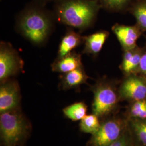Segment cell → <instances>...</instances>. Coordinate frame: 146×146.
I'll use <instances>...</instances> for the list:
<instances>
[{"instance_id": "6da1fadb", "label": "cell", "mask_w": 146, "mask_h": 146, "mask_svg": "<svg viewBox=\"0 0 146 146\" xmlns=\"http://www.w3.org/2000/svg\"><path fill=\"white\" fill-rule=\"evenodd\" d=\"M34 2L19 12L15 18L16 31L33 45L44 46L54 30L56 21L53 11Z\"/></svg>"}, {"instance_id": "7a4b0ae2", "label": "cell", "mask_w": 146, "mask_h": 146, "mask_svg": "<svg viewBox=\"0 0 146 146\" xmlns=\"http://www.w3.org/2000/svg\"><path fill=\"white\" fill-rule=\"evenodd\" d=\"M101 8L99 0H58L53 13L60 23L83 31L93 26Z\"/></svg>"}, {"instance_id": "3957f363", "label": "cell", "mask_w": 146, "mask_h": 146, "mask_svg": "<svg viewBox=\"0 0 146 146\" xmlns=\"http://www.w3.org/2000/svg\"><path fill=\"white\" fill-rule=\"evenodd\" d=\"M27 129L25 120L16 110L1 113V137L5 146L19 143L26 136Z\"/></svg>"}, {"instance_id": "277c9868", "label": "cell", "mask_w": 146, "mask_h": 146, "mask_svg": "<svg viewBox=\"0 0 146 146\" xmlns=\"http://www.w3.org/2000/svg\"><path fill=\"white\" fill-rule=\"evenodd\" d=\"M92 90L94 94L92 111L95 115L103 116L115 108L119 96L111 84L106 81H99Z\"/></svg>"}, {"instance_id": "5b68a950", "label": "cell", "mask_w": 146, "mask_h": 146, "mask_svg": "<svg viewBox=\"0 0 146 146\" xmlns=\"http://www.w3.org/2000/svg\"><path fill=\"white\" fill-rule=\"evenodd\" d=\"M24 62L9 42L0 43V81L11 78L23 70Z\"/></svg>"}, {"instance_id": "8992f818", "label": "cell", "mask_w": 146, "mask_h": 146, "mask_svg": "<svg viewBox=\"0 0 146 146\" xmlns=\"http://www.w3.org/2000/svg\"><path fill=\"white\" fill-rule=\"evenodd\" d=\"M122 123L118 120L106 121L92 135L87 146H109L124 133Z\"/></svg>"}, {"instance_id": "52a82bcc", "label": "cell", "mask_w": 146, "mask_h": 146, "mask_svg": "<svg viewBox=\"0 0 146 146\" xmlns=\"http://www.w3.org/2000/svg\"><path fill=\"white\" fill-rule=\"evenodd\" d=\"M127 76L120 85L119 98L134 102L146 99V78L135 74Z\"/></svg>"}, {"instance_id": "ba28073f", "label": "cell", "mask_w": 146, "mask_h": 146, "mask_svg": "<svg viewBox=\"0 0 146 146\" xmlns=\"http://www.w3.org/2000/svg\"><path fill=\"white\" fill-rule=\"evenodd\" d=\"M21 95L17 82L9 78L1 82L0 113L16 110L20 102Z\"/></svg>"}, {"instance_id": "9c48e42d", "label": "cell", "mask_w": 146, "mask_h": 146, "mask_svg": "<svg viewBox=\"0 0 146 146\" xmlns=\"http://www.w3.org/2000/svg\"><path fill=\"white\" fill-rule=\"evenodd\" d=\"M124 50L137 47L136 42L141 35V29L138 26H126L116 23L111 28Z\"/></svg>"}, {"instance_id": "30bf717a", "label": "cell", "mask_w": 146, "mask_h": 146, "mask_svg": "<svg viewBox=\"0 0 146 146\" xmlns=\"http://www.w3.org/2000/svg\"><path fill=\"white\" fill-rule=\"evenodd\" d=\"M109 36V31H101L84 36L82 54L96 57L102 50Z\"/></svg>"}, {"instance_id": "8fae6325", "label": "cell", "mask_w": 146, "mask_h": 146, "mask_svg": "<svg viewBox=\"0 0 146 146\" xmlns=\"http://www.w3.org/2000/svg\"><path fill=\"white\" fill-rule=\"evenodd\" d=\"M83 66L81 54L75 50L62 58H56L51 67L52 71L58 73H68Z\"/></svg>"}, {"instance_id": "7c38bea8", "label": "cell", "mask_w": 146, "mask_h": 146, "mask_svg": "<svg viewBox=\"0 0 146 146\" xmlns=\"http://www.w3.org/2000/svg\"><path fill=\"white\" fill-rule=\"evenodd\" d=\"M143 51L137 47L124 50L120 68L125 75L128 76L138 73Z\"/></svg>"}, {"instance_id": "4fadbf2b", "label": "cell", "mask_w": 146, "mask_h": 146, "mask_svg": "<svg viewBox=\"0 0 146 146\" xmlns=\"http://www.w3.org/2000/svg\"><path fill=\"white\" fill-rule=\"evenodd\" d=\"M84 41V36L73 29H68L60 43L56 58H62L70 54L75 48L83 44Z\"/></svg>"}, {"instance_id": "5bb4252c", "label": "cell", "mask_w": 146, "mask_h": 146, "mask_svg": "<svg viewBox=\"0 0 146 146\" xmlns=\"http://www.w3.org/2000/svg\"><path fill=\"white\" fill-rule=\"evenodd\" d=\"M89 78L82 66L73 71L63 74L61 76V86L63 89H76L81 84H86Z\"/></svg>"}, {"instance_id": "9a60e30c", "label": "cell", "mask_w": 146, "mask_h": 146, "mask_svg": "<svg viewBox=\"0 0 146 146\" xmlns=\"http://www.w3.org/2000/svg\"><path fill=\"white\" fill-rule=\"evenodd\" d=\"M87 106L84 102L74 103L63 110V112L66 117L75 121L83 119L87 115Z\"/></svg>"}, {"instance_id": "2e32d148", "label": "cell", "mask_w": 146, "mask_h": 146, "mask_svg": "<svg viewBox=\"0 0 146 146\" xmlns=\"http://www.w3.org/2000/svg\"><path fill=\"white\" fill-rule=\"evenodd\" d=\"M98 116L94 114L86 115L83 119L81 120L80 127L82 131L85 133L94 134L99 130L100 123Z\"/></svg>"}, {"instance_id": "e0dca14e", "label": "cell", "mask_w": 146, "mask_h": 146, "mask_svg": "<svg viewBox=\"0 0 146 146\" xmlns=\"http://www.w3.org/2000/svg\"><path fill=\"white\" fill-rule=\"evenodd\" d=\"M137 24L140 29L146 31V1L137 3L132 9Z\"/></svg>"}, {"instance_id": "ac0fdd59", "label": "cell", "mask_w": 146, "mask_h": 146, "mask_svg": "<svg viewBox=\"0 0 146 146\" xmlns=\"http://www.w3.org/2000/svg\"><path fill=\"white\" fill-rule=\"evenodd\" d=\"M131 126L139 141L146 146V119H134L131 122Z\"/></svg>"}, {"instance_id": "d6986e66", "label": "cell", "mask_w": 146, "mask_h": 146, "mask_svg": "<svg viewBox=\"0 0 146 146\" xmlns=\"http://www.w3.org/2000/svg\"><path fill=\"white\" fill-rule=\"evenodd\" d=\"M131 0H99L101 7L110 11L123 10Z\"/></svg>"}, {"instance_id": "ffe728a7", "label": "cell", "mask_w": 146, "mask_h": 146, "mask_svg": "<svg viewBox=\"0 0 146 146\" xmlns=\"http://www.w3.org/2000/svg\"><path fill=\"white\" fill-rule=\"evenodd\" d=\"M129 111L134 119H146V99L134 101L131 105Z\"/></svg>"}, {"instance_id": "44dd1931", "label": "cell", "mask_w": 146, "mask_h": 146, "mask_svg": "<svg viewBox=\"0 0 146 146\" xmlns=\"http://www.w3.org/2000/svg\"><path fill=\"white\" fill-rule=\"evenodd\" d=\"M129 143V137L126 134H123L119 139L109 146H125Z\"/></svg>"}, {"instance_id": "7402d4cb", "label": "cell", "mask_w": 146, "mask_h": 146, "mask_svg": "<svg viewBox=\"0 0 146 146\" xmlns=\"http://www.w3.org/2000/svg\"><path fill=\"white\" fill-rule=\"evenodd\" d=\"M138 73H140L142 76L146 78V50L145 52L143 51Z\"/></svg>"}, {"instance_id": "603a6c76", "label": "cell", "mask_w": 146, "mask_h": 146, "mask_svg": "<svg viewBox=\"0 0 146 146\" xmlns=\"http://www.w3.org/2000/svg\"><path fill=\"white\" fill-rule=\"evenodd\" d=\"M35 2L37 3H38L40 4H41L43 5H46L47 3L51 2H56L58 0H34Z\"/></svg>"}, {"instance_id": "cb8c5ba5", "label": "cell", "mask_w": 146, "mask_h": 146, "mask_svg": "<svg viewBox=\"0 0 146 146\" xmlns=\"http://www.w3.org/2000/svg\"><path fill=\"white\" fill-rule=\"evenodd\" d=\"M130 146V145H129V143H128V145H126V146Z\"/></svg>"}]
</instances>
